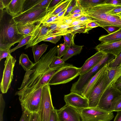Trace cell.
Listing matches in <instances>:
<instances>
[{
  "label": "cell",
  "mask_w": 121,
  "mask_h": 121,
  "mask_svg": "<svg viewBox=\"0 0 121 121\" xmlns=\"http://www.w3.org/2000/svg\"><path fill=\"white\" fill-rule=\"evenodd\" d=\"M59 47L56 46L51 48L47 53L42 56L39 61L32 68L34 72L30 75L27 82L24 87L15 93L19 96V99L34 92L40 87L48 84L53 75L66 63L62 65L52 68L49 65L57 53Z\"/></svg>",
  "instance_id": "1"
},
{
  "label": "cell",
  "mask_w": 121,
  "mask_h": 121,
  "mask_svg": "<svg viewBox=\"0 0 121 121\" xmlns=\"http://www.w3.org/2000/svg\"><path fill=\"white\" fill-rule=\"evenodd\" d=\"M26 36L20 33L17 23L6 9L0 19V50L9 49L15 43H19Z\"/></svg>",
  "instance_id": "2"
},
{
  "label": "cell",
  "mask_w": 121,
  "mask_h": 121,
  "mask_svg": "<svg viewBox=\"0 0 121 121\" xmlns=\"http://www.w3.org/2000/svg\"><path fill=\"white\" fill-rule=\"evenodd\" d=\"M115 6L104 4L91 8L82 9L84 15L89 19L98 23L99 26H115L121 28V18L117 15H112L108 12Z\"/></svg>",
  "instance_id": "3"
},
{
  "label": "cell",
  "mask_w": 121,
  "mask_h": 121,
  "mask_svg": "<svg viewBox=\"0 0 121 121\" xmlns=\"http://www.w3.org/2000/svg\"><path fill=\"white\" fill-rule=\"evenodd\" d=\"M112 55L105 53L102 60L93 68L85 73L80 75L77 81L73 83L70 89V92L76 93L81 95L82 90L91 78L110 59L114 56Z\"/></svg>",
  "instance_id": "4"
},
{
  "label": "cell",
  "mask_w": 121,
  "mask_h": 121,
  "mask_svg": "<svg viewBox=\"0 0 121 121\" xmlns=\"http://www.w3.org/2000/svg\"><path fill=\"white\" fill-rule=\"evenodd\" d=\"M110 82L107 68L98 79L91 91L88 99V107H97L102 96Z\"/></svg>",
  "instance_id": "5"
},
{
  "label": "cell",
  "mask_w": 121,
  "mask_h": 121,
  "mask_svg": "<svg viewBox=\"0 0 121 121\" xmlns=\"http://www.w3.org/2000/svg\"><path fill=\"white\" fill-rule=\"evenodd\" d=\"M80 68L66 63L53 75L48 84L56 85L68 83L80 75Z\"/></svg>",
  "instance_id": "6"
},
{
  "label": "cell",
  "mask_w": 121,
  "mask_h": 121,
  "mask_svg": "<svg viewBox=\"0 0 121 121\" xmlns=\"http://www.w3.org/2000/svg\"><path fill=\"white\" fill-rule=\"evenodd\" d=\"M78 110L82 121H110L114 117L113 112L107 111L98 107Z\"/></svg>",
  "instance_id": "7"
},
{
  "label": "cell",
  "mask_w": 121,
  "mask_h": 121,
  "mask_svg": "<svg viewBox=\"0 0 121 121\" xmlns=\"http://www.w3.org/2000/svg\"><path fill=\"white\" fill-rule=\"evenodd\" d=\"M47 8H41L21 13L13 17L17 23L21 24H35L43 20L47 15Z\"/></svg>",
  "instance_id": "8"
},
{
  "label": "cell",
  "mask_w": 121,
  "mask_h": 121,
  "mask_svg": "<svg viewBox=\"0 0 121 121\" xmlns=\"http://www.w3.org/2000/svg\"><path fill=\"white\" fill-rule=\"evenodd\" d=\"M54 109L52 102L50 86L47 84L42 88L41 102L38 112L40 121H49L51 111Z\"/></svg>",
  "instance_id": "9"
},
{
  "label": "cell",
  "mask_w": 121,
  "mask_h": 121,
  "mask_svg": "<svg viewBox=\"0 0 121 121\" xmlns=\"http://www.w3.org/2000/svg\"><path fill=\"white\" fill-rule=\"evenodd\" d=\"M43 86L19 99L22 110H26L31 113L38 112L40 106Z\"/></svg>",
  "instance_id": "10"
},
{
  "label": "cell",
  "mask_w": 121,
  "mask_h": 121,
  "mask_svg": "<svg viewBox=\"0 0 121 121\" xmlns=\"http://www.w3.org/2000/svg\"><path fill=\"white\" fill-rule=\"evenodd\" d=\"M16 60L11 55L7 57L4 62V68L0 83V89L2 93H6L10 87L13 78L14 68Z\"/></svg>",
  "instance_id": "11"
},
{
  "label": "cell",
  "mask_w": 121,
  "mask_h": 121,
  "mask_svg": "<svg viewBox=\"0 0 121 121\" xmlns=\"http://www.w3.org/2000/svg\"><path fill=\"white\" fill-rule=\"evenodd\" d=\"M121 95V92L113 86L106 88L102 96L97 107L107 111L113 112V106L115 100Z\"/></svg>",
  "instance_id": "12"
},
{
  "label": "cell",
  "mask_w": 121,
  "mask_h": 121,
  "mask_svg": "<svg viewBox=\"0 0 121 121\" xmlns=\"http://www.w3.org/2000/svg\"><path fill=\"white\" fill-rule=\"evenodd\" d=\"M56 111L59 121H82L79 111L70 105L65 104Z\"/></svg>",
  "instance_id": "13"
},
{
  "label": "cell",
  "mask_w": 121,
  "mask_h": 121,
  "mask_svg": "<svg viewBox=\"0 0 121 121\" xmlns=\"http://www.w3.org/2000/svg\"><path fill=\"white\" fill-rule=\"evenodd\" d=\"M64 99L65 104L73 107L78 110L88 107V99L76 93L70 92L68 94L65 95Z\"/></svg>",
  "instance_id": "14"
},
{
  "label": "cell",
  "mask_w": 121,
  "mask_h": 121,
  "mask_svg": "<svg viewBox=\"0 0 121 121\" xmlns=\"http://www.w3.org/2000/svg\"><path fill=\"white\" fill-rule=\"evenodd\" d=\"M37 24V26L33 31L31 38L26 45L25 49L43 41L48 33L49 29L48 26L40 22Z\"/></svg>",
  "instance_id": "15"
},
{
  "label": "cell",
  "mask_w": 121,
  "mask_h": 121,
  "mask_svg": "<svg viewBox=\"0 0 121 121\" xmlns=\"http://www.w3.org/2000/svg\"><path fill=\"white\" fill-rule=\"evenodd\" d=\"M98 52L117 56L121 52V41L109 43H101L95 47Z\"/></svg>",
  "instance_id": "16"
},
{
  "label": "cell",
  "mask_w": 121,
  "mask_h": 121,
  "mask_svg": "<svg viewBox=\"0 0 121 121\" xmlns=\"http://www.w3.org/2000/svg\"><path fill=\"white\" fill-rule=\"evenodd\" d=\"M105 53L98 52L87 59L80 68V75H82L93 68L102 60Z\"/></svg>",
  "instance_id": "17"
},
{
  "label": "cell",
  "mask_w": 121,
  "mask_h": 121,
  "mask_svg": "<svg viewBox=\"0 0 121 121\" xmlns=\"http://www.w3.org/2000/svg\"><path fill=\"white\" fill-rule=\"evenodd\" d=\"M107 68L108 66L106 63L99 69L84 87L81 94L82 96L88 99L91 91L94 85Z\"/></svg>",
  "instance_id": "18"
},
{
  "label": "cell",
  "mask_w": 121,
  "mask_h": 121,
  "mask_svg": "<svg viewBox=\"0 0 121 121\" xmlns=\"http://www.w3.org/2000/svg\"><path fill=\"white\" fill-rule=\"evenodd\" d=\"M25 0H11L6 9L13 17L22 13Z\"/></svg>",
  "instance_id": "19"
},
{
  "label": "cell",
  "mask_w": 121,
  "mask_h": 121,
  "mask_svg": "<svg viewBox=\"0 0 121 121\" xmlns=\"http://www.w3.org/2000/svg\"><path fill=\"white\" fill-rule=\"evenodd\" d=\"M91 28L88 27L86 25H78L73 26L66 29L60 32L59 35L62 36L66 34L72 33L76 34L77 33H88Z\"/></svg>",
  "instance_id": "20"
},
{
  "label": "cell",
  "mask_w": 121,
  "mask_h": 121,
  "mask_svg": "<svg viewBox=\"0 0 121 121\" xmlns=\"http://www.w3.org/2000/svg\"><path fill=\"white\" fill-rule=\"evenodd\" d=\"M108 70L110 82L106 89L112 86L117 80L121 78V65L112 68L108 67Z\"/></svg>",
  "instance_id": "21"
},
{
  "label": "cell",
  "mask_w": 121,
  "mask_h": 121,
  "mask_svg": "<svg viewBox=\"0 0 121 121\" xmlns=\"http://www.w3.org/2000/svg\"><path fill=\"white\" fill-rule=\"evenodd\" d=\"M99 40L101 43H109L121 41V28L114 33L101 36Z\"/></svg>",
  "instance_id": "22"
},
{
  "label": "cell",
  "mask_w": 121,
  "mask_h": 121,
  "mask_svg": "<svg viewBox=\"0 0 121 121\" xmlns=\"http://www.w3.org/2000/svg\"><path fill=\"white\" fill-rule=\"evenodd\" d=\"M71 0H64L54 9L50 11H48L47 15L43 20L47 19L51 17L56 16L59 13L65 10L67 8Z\"/></svg>",
  "instance_id": "23"
},
{
  "label": "cell",
  "mask_w": 121,
  "mask_h": 121,
  "mask_svg": "<svg viewBox=\"0 0 121 121\" xmlns=\"http://www.w3.org/2000/svg\"><path fill=\"white\" fill-rule=\"evenodd\" d=\"M48 46L45 43L39 45L37 43L32 47L35 63L39 61L40 57L46 51Z\"/></svg>",
  "instance_id": "24"
},
{
  "label": "cell",
  "mask_w": 121,
  "mask_h": 121,
  "mask_svg": "<svg viewBox=\"0 0 121 121\" xmlns=\"http://www.w3.org/2000/svg\"><path fill=\"white\" fill-rule=\"evenodd\" d=\"M83 46H79L74 44L68 48L66 54L63 56L62 60L65 61L73 56L79 54L82 50Z\"/></svg>",
  "instance_id": "25"
},
{
  "label": "cell",
  "mask_w": 121,
  "mask_h": 121,
  "mask_svg": "<svg viewBox=\"0 0 121 121\" xmlns=\"http://www.w3.org/2000/svg\"><path fill=\"white\" fill-rule=\"evenodd\" d=\"M17 28L19 32L26 36L32 34L37 26V25L33 24L22 25L17 23Z\"/></svg>",
  "instance_id": "26"
},
{
  "label": "cell",
  "mask_w": 121,
  "mask_h": 121,
  "mask_svg": "<svg viewBox=\"0 0 121 121\" xmlns=\"http://www.w3.org/2000/svg\"><path fill=\"white\" fill-rule=\"evenodd\" d=\"M19 64L22 66L25 71H27L31 69L35 63L30 60L27 55L22 53L19 58Z\"/></svg>",
  "instance_id": "27"
},
{
  "label": "cell",
  "mask_w": 121,
  "mask_h": 121,
  "mask_svg": "<svg viewBox=\"0 0 121 121\" xmlns=\"http://www.w3.org/2000/svg\"><path fill=\"white\" fill-rule=\"evenodd\" d=\"M82 9L91 8L97 5L104 4L105 0H78Z\"/></svg>",
  "instance_id": "28"
},
{
  "label": "cell",
  "mask_w": 121,
  "mask_h": 121,
  "mask_svg": "<svg viewBox=\"0 0 121 121\" xmlns=\"http://www.w3.org/2000/svg\"><path fill=\"white\" fill-rule=\"evenodd\" d=\"M108 67L110 68L121 65V52L116 56L109 60L107 63Z\"/></svg>",
  "instance_id": "29"
},
{
  "label": "cell",
  "mask_w": 121,
  "mask_h": 121,
  "mask_svg": "<svg viewBox=\"0 0 121 121\" xmlns=\"http://www.w3.org/2000/svg\"><path fill=\"white\" fill-rule=\"evenodd\" d=\"M52 0H41L40 2L25 11H30L41 8H48Z\"/></svg>",
  "instance_id": "30"
},
{
  "label": "cell",
  "mask_w": 121,
  "mask_h": 121,
  "mask_svg": "<svg viewBox=\"0 0 121 121\" xmlns=\"http://www.w3.org/2000/svg\"><path fill=\"white\" fill-rule=\"evenodd\" d=\"M64 18H59L56 15L43 20L40 22L44 25H47L55 23H59Z\"/></svg>",
  "instance_id": "31"
},
{
  "label": "cell",
  "mask_w": 121,
  "mask_h": 121,
  "mask_svg": "<svg viewBox=\"0 0 121 121\" xmlns=\"http://www.w3.org/2000/svg\"><path fill=\"white\" fill-rule=\"evenodd\" d=\"M75 34L69 33L63 35L64 42L69 47L75 44L74 42Z\"/></svg>",
  "instance_id": "32"
},
{
  "label": "cell",
  "mask_w": 121,
  "mask_h": 121,
  "mask_svg": "<svg viewBox=\"0 0 121 121\" xmlns=\"http://www.w3.org/2000/svg\"><path fill=\"white\" fill-rule=\"evenodd\" d=\"M65 64V61L61 58L56 56L53 59L49 65L50 68H52L61 66Z\"/></svg>",
  "instance_id": "33"
},
{
  "label": "cell",
  "mask_w": 121,
  "mask_h": 121,
  "mask_svg": "<svg viewBox=\"0 0 121 121\" xmlns=\"http://www.w3.org/2000/svg\"><path fill=\"white\" fill-rule=\"evenodd\" d=\"M32 34L26 36L23 38L20 42L18 45L14 48L10 49V53L14 52L17 49L22 46L27 44V43L31 38Z\"/></svg>",
  "instance_id": "34"
},
{
  "label": "cell",
  "mask_w": 121,
  "mask_h": 121,
  "mask_svg": "<svg viewBox=\"0 0 121 121\" xmlns=\"http://www.w3.org/2000/svg\"><path fill=\"white\" fill-rule=\"evenodd\" d=\"M41 0H25L23 5V10L22 12L26 11L33 6L40 2Z\"/></svg>",
  "instance_id": "35"
},
{
  "label": "cell",
  "mask_w": 121,
  "mask_h": 121,
  "mask_svg": "<svg viewBox=\"0 0 121 121\" xmlns=\"http://www.w3.org/2000/svg\"><path fill=\"white\" fill-rule=\"evenodd\" d=\"M68 48L65 42L60 44L58 50L57 56L60 58L64 56L66 53Z\"/></svg>",
  "instance_id": "36"
},
{
  "label": "cell",
  "mask_w": 121,
  "mask_h": 121,
  "mask_svg": "<svg viewBox=\"0 0 121 121\" xmlns=\"http://www.w3.org/2000/svg\"><path fill=\"white\" fill-rule=\"evenodd\" d=\"M32 69H30L26 71L24 76L23 81L21 87L19 88H18L19 90H21L24 87V86L27 82L29 79L30 76L34 72L35 69L33 68Z\"/></svg>",
  "instance_id": "37"
},
{
  "label": "cell",
  "mask_w": 121,
  "mask_h": 121,
  "mask_svg": "<svg viewBox=\"0 0 121 121\" xmlns=\"http://www.w3.org/2000/svg\"><path fill=\"white\" fill-rule=\"evenodd\" d=\"M77 0H71L67 8V10L64 15V17H65L68 16L71 12L73 8L76 5Z\"/></svg>",
  "instance_id": "38"
},
{
  "label": "cell",
  "mask_w": 121,
  "mask_h": 121,
  "mask_svg": "<svg viewBox=\"0 0 121 121\" xmlns=\"http://www.w3.org/2000/svg\"><path fill=\"white\" fill-rule=\"evenodd\" d=\"M120 111H121V95L117 97L115 100L113 112Z\"/></svg>",
  "instance_id": "39"
},
{
  "label": "cell",
  "mask_w": 121,
  "mask_h": 121,
  "mask_svg": "<svg viewBox=\"0 0 121 121\" xmlns=\"http://www.w3.org/2000/svg\"><path fill=\"white\" fill-rule=\"evenodd\" d=\"M5 106V103L2 95L0 94V121H3V114Z\"/></svg>",
  "instance_id": "40"
},
{
  "label": "cell",
  "mask_w": 121,
  "mask_h": 121,
  "mask_svg": "<svg viewBox=\"0 0 121 121\" xmlns=\"http://www.w3.org/2000/svg\"><path fill=\"white\" fill-rule=\"evenodd\" d=\"M22 113L19 121H29L30 112L28 110H22Z\"/></svg>",
  "instance_id": "41"
},
{
  "label": "cell",
  "mask_w": 121,
  "mask_h": 121,
  "mask_svg": "<svg viewBox=\"0 0 121 121\" xmlns=\"http://www.w3.org/2000/svg\"><path fill=\"white\" fill-rule=\"evenodd\" d=\"M82 9L81 7L78 0H77V1L76 5L73 8L68 16L74 14L81 13H82Z\"/></svg>",
  "instance_id": "42"
},
{
  "label": "cell",
  "mask_w": 121,
  "mask_h": 121,
  "mask_svg": "<svg viewBox=\"0 0 121 121\" xmlns=\"http://www.w3.org/2000/svg\"><path fill=\"white\" fill-rule=\"evenodd\" d=\"M64 0H52L48 8V11H50L55 8Z\"/></svg>",
  "instance_id": "43"
},
{
  "label": "cell",
  "mask_w": 121,
  "mask_h": 121,
  "mask_svg": "<svg viewBox=\"0 0 121 121\" xmlns=\"http://www.w3.org/2000/svg\"><path fill=\"white\" fill-rule=\"evenodd\" d=\"M106 30L109 34L114 33L119 30L121 28L115 26H107L102 27Z\"/></svg>",
  "instance_id": "44"
},
{
  "label": "cell",
  "mask_w": 121,
  "mask_h": 121,
  "mask_svg": "<svg viewBox=\"0 0 121 121\" xmlns=\"http://www.w3.org/2000/svg\"><path fill=\"white\" fill-rule=\"evenodd\" d=\"M62 36H57L49 37L44 40V41H48L52 43L56 44L58 42Z\"/></svg>",
  "instance_id": "45"
},
{
  "label": "cell",
  "mask_w": 121,
  "mask_h": 121,
  "mask_svg": "<svg viewBox=\"0 0 121 121\" xmlns=\"http://www.w3.org/2000/svg\"><path fill=\"white\" fill-rule=\"evenodd\" d=\"M10 50L8 49L0 50V61L3 59L7 58L11 55Z\"/></svg>",
  "instance_id": "46"
},
{
  "label": "cell",
  "mask_w": 121,
  "mask_h": 121,
  "mask_svg": "<svg viewBox=\"0 0 121 121\" xmlns=\"http://www.w3.org/2000/svg\"><path fill=\"white\" fill-rule=\"evenodd\" d=\"M49 121H59L56 109L54 108L52 110Z\"/></svg>",
  "instance_id": "47"
},
{
  "label": "cell",
  "mask_w": 121,
  "mask_h": 121,
  "mask_svg": "<svg viewBox=\"0 0 121 121\" xmlns=\"http://www.w3.org/2000/svg\"><path fill=\"white\" fill-rule=\"evenodd\" d=\"M121 12V5L115 6L108 13L112 15H116Z\"/></svg>",
  "instance_id": "48"
},
{
  "label": "cell",
  "mask_w": 121,
  "mask_h": 121,
  "mask_svg": "<svg viewBox=\"0 0 121 121\" xmlns=\"http://www.w3.org/2000/svg\"><path fill=\"white\" fill-rule=\"evenodd\" d=\"M104 4H112L115 6L121 5V0H105Z\"/></svg>",
  "instance_id": "49"
},
{
  "label": "cell",
  "mask_w": 121,
  "mask_h": 121,
  "mask_svg": "<svg viewBox=\"0 0 121 121\" xmlns=\"http://www.w3.org/2000/svg\"><path fill=\"white\" fill-rule=\"evenodd\" d=\"M29 121H40L39 117L38 112H30Z\"/></svg>",
  "instance_id": "50"
},
{
  "label": "cell",
  "mask_w": 121,
  "mask_h": 121,
  "mask_svg": "<svg viewBox=\"0 0 121 121\" xmlns=\"http://www.w3.org/2000/svg\"><path fill=\"white\" fill-rule=\"evenodd\" d=\"M75 20V19L64 18L63 19L59 24L70 25Z\"/></svg>",
  "instance_id": "51"
},
{
  "label": "cell",
  "mask_w": 121,
  "mask_h": 121,
  "mask_svg": "<svg viewBox=\"0 0 121 121\" xmlns=\"http://www.w3.org/2000/svg\"><path fill=\"white\" fill-rule=\"evenodd\" d=\"M92 22V21H87L85 22H81L79 20H74L70 25L72 26L78 25H87L89 22Z\"/></svg>",
  "instance_id": "52"
},
{
  "label": "cell",
  "mask_w": 121,
  "mask_h": 121,
  "mask_svg": "<svg viewBox=\"0 0 121 121\" xmlns=\"http://www.w3.org/2000/svg\"><path fill=\"white\" fill-rule=\"evenodd\" d=\"M113 86L117 88L121 93V78L117 80Z\"/></svg>",
  "instance_id": "53"
},
{
  "label": "cell",
  "mask_w": 121,
  "mask_h": 121,
  "mask_svg": "<svg viewBox=\"0 0 121 121\" xmlns=\"http://www.w3.org/2000/svg\"><path fill=\"white\" fill-rule=\"evenodd\" d=\"M84 16L82 13L74 14L69 16L65 18L75 19L79 17L82 16Z\"/></svg>",
  "instance_id": "54"
},
{
  "label": "cell",
  "mask_w": 121,
  "mask_h": 121,
  "mask_svg": "<svg viewBox=\"0 0 121 121\" xmlns=\"http://www.w3.org/2000/svg\"><path fill=\"white\" fill-rule=\"evenodd\" d=\"M87 27L91 29L98 26H99V25L97 23L94 22H91L88 23L86 25Z\"/></svg>",
  "instance_id": "55"
},
{
  "label": "cell",
  "mask_w": 121,
  "mask_h": 121,
  "mask_svg": "<svg viewBox=\"0 0 121 121\" xmlns=\"http://www.w3.org/2000/svg\"><path fill=\"white\" fill-rule=\"evenodd\" d=\"M75 20H79L81 22H85L90 20L87 16L84 15L74 19Z\"/></svg>",
  "instance_id": "56"
},
{
  "label": "cell",
  "mask_w": 121,
  "mask_h": 121,
  "mask_svg": "<svg viewBox=\"0 0 121 121\" xmlns=\"http://www.w3.org/2000/svg\"><path fill=\"white\" fill-rule=\"evenodd\" d=\"M113 121H121V111L117 112Z\"/></svg>",
  "instance_id": "57"
},
{
  "label": "cell",
  "mask_w": 121,
  "mask_h": 121,
  "mask_svg": "<svg viewBox=\"0 0 121 121\" xmlns=\"http://www.w3.org/2000/svg\"><path fill=\"white\" fill-rule=\"evenodd\" d=\"M2 2L3 4L6 9L11 1V0H0Z\"/></svg>",
  "instance_id": "58"
},
{
  "label": "cell",
  "mask_w": 121,
  "mask_h": 121,
  "mask_svg": "<svg viewBox=\"0 0 121 121\" xmlns=\"http://www.w3.org/2000/svg\"><path fill=\"white\" fill-rule=\"evenodd\" d=\"M67 8L62 11L59 13L57 15L58 17L60 18H64V15L66 11Z\"/></svg>",
  "instance_id": "59"
},
{
  "label": "cell",
  "mask_w": 121,
  "mask_h": 121,
  "mask_svg": "<svg viewBox=\"0 0 121 121\" xmlns=\"http://www.w3.org/2000/svg\"><path fill=\"white\" fill-rule=\"evenodd\" d=\"M5 8L2 2L0 0V10H3Z\"/></svg>",
  "instance_id": "60"
},
{
  "label": "cell",
  "mask_w": 121,
  "mask_h": 121,
  "mask_svg": "<svg viewBox=\"0 0 121 121\" xmlns=\"http://www.w3.org/2000/svg\"><path fill=\"white\" fill-rule=\"evenodd\" d=\"M116 15H117L121 18V12Z\"/></svg>",
  "instance_id": "61"
}]
</instances>
